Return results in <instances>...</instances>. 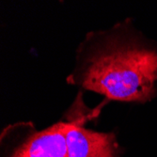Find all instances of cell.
I'll return each instance as SVG.
<instances>
[{
    "instance_id": "1",
    "label": "cell",
    "mask_w": 157,
    "mask_h": 157,
    "mask_svg": "<svg viewBox=\"0 0 157 157\" xmlns=\"http://www.w3.org/2000/svg\"><path fill=\"white\" fill-rule=\"evenodd\" d=\"M66 81L112 101L151 102L157 96V42L130 18L88 32Z\"/></svg>"
},
{
    "instance_id": "2",
    "label": "cell",
    "mask_w": 157,
    "mask_h": 157,
    "mask_svg": "<svg viewBox=\"0 0 157 157\" xmlns=\"http://www.w3.org/2000/svg\"><path fill=\"white\" fill-rule=\"evenodd\" d=\"M66 138L68 157H121L114 134L87 129L79 121L68 122Z\"/></svg>"
},
{
    "instance_id": "3",
    "label": "cell",
    "mask_w": 157,
    "mask_h": 157,
    "mask_svg": "<svg viewBox=\"0 0 157 157\" xmlns=\"http://www.w3.org/2000/svg\"><path fill=\"white\" fill-rule=\"evenodd\" d=\"M68 122H56L31 135L10 157H68Z\"/></svg>"
}]
</instances>
